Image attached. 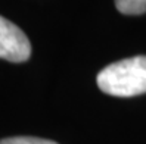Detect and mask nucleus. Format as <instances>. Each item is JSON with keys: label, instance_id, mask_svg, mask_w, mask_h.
Here are the masks:
<instances>
[{"label": "nucleus", "instance_id": "7ed1b4c3", "mask_svg": "<svg viewBox=\"0 0 146 144\" xmlns=\"http://www.w3.org/2000/svg\"><path fill=\"white\" fill-rule=\"evenodd\" d=\"M115 7L124 15L146 13V0H115Z\"/></svg>", "mask_w": 146, "mask_h": 144}, {"label": "nucleus", "instance_id": "f257e3e1", "mask_svg": "<svg viewBox=\"0 0 146 144\" xmlns=\"http://www.w3.org/2000/svg\"><path fill=\"white\" fill-rule=\"evenodd\" d=\"M98 87L114 97L146 93V56H134L108 65L98 74Z\"/></svg>", "mask_w": 146, "mask_h": 144}, {"label": "nucleus", "instance_id": "20e7f679", "mask_svg": "<svg viewBox=\"0 0 146 144\" xmlns=\"http://www.w3.org/2000/svg\"><path fill=\"white\" fill-rule=\"evenodd\" d=\"M0 144H58L50 140H43L36 137H11L0 140Z\"/></svg>", "mask_w": 146, "mask_h": 144}, {"label": "nucleus", "instance_id": "f03ea898", "mask_svg": "<svg viewBox=\"0 0 146 144\" xmlns=\"http://www.w3.org/2000/svg\"><path fill=\"white\" fill-rule=\"evenodd\" d=\"M31 43L24 31L0 15V57L13 63L28 60Z\"/></svg>", "mask_w": 146, "mask_h": 144}]
</instances>
